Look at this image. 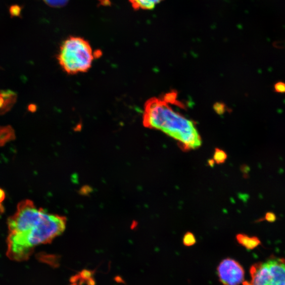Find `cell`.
Here are the masks:
<instances>
[{
  "instance_id": "13",
  "label": "cell",
  "mask_w": 285,
  "mask_h": 285,
  "mask_svg": "<svg viewBox=\"0 0 285 285\" xmlns=\"http://www.w3.org/2000/svg\"><path fill=\"white\" fill-rule=\"evenodd\" d=\"M275 91L278 93H285V83L278 82L274 85Z\"/></svg>"
},
{
  "instance_id": "8",
  "label": "cell",
  "mask_w": 285,
  "mask_h": 285,
  "mask_svg": "<svg viewBox=\"0 0 285 285\" xmlns=\"http://www.w3.org/2000/svg\"><path fill=\"white\" fill-rule=\"evenodd\" d=\"M162 1L163 0H129L130 5L135 10H152Z\"/></svg>"
},
{
  "instance_id": "9",
  "label": "cell",
  "mask_w": 285,
  "mask_h": 285,
  "mask_svg": "<svg viewBox=\"0 0 285 285\" xmlns=\"http://www.w3.org/2000/svg\"><path fill=\"white\" fill-rule=\"evenodd\" d=\"M16 138L15 130L10 126H0V147Z\"/></svg>"
},
{
  "instance_id": "10",
  "label": "cell",
  "mask_w": 285,
  "mask_h": 285,
  "mask_svg": "<svg viewBox=\"0 0 285 285\" xmlns=\"http://www.w3.org/2000/svg\"><path fill=\"white\" fill-rule=\"evenodd\" d=\"M213 159V160L216 163L218 164H222L227 160V155L223 151L216 149L215 153H214Z\"/></svg>"
},
{
  "instance_id": "4",
  "label": "cell",
  "mask_w": 285,
  "mask_h": 285,
  "mask_svg": "<svg viewBox=\"0 0 285 285\" xmlns=\"http://www.w3.org/2000/svg\"><path fill=\"white\" fill-rule=\"evenodd\" d=\"M251 280L243 285H285V259L270 256L250 269Z\"/></svg>"
},
{
  "instance_id": "15",
  "label": "cell",
  "mask_w": 285,
  "mask_h": 285,
  "mask_svg": "<svg viewBox=\"0 0 285 285\" xmlns=\"http://www.w3.org/2000/svg\"><path fill=\"white\" fill-rule=\"evenodd\" d=\"M6 198V194L3 189L0 188V211L4 212V208L2 206L3 202L5 200Z\"/></svg>"
},
{
  "instance_id": "16",
  "label": "cell",
  "mask_w": 285,
  "mask_h": 285,
  "mask_svg": "<svg viewBox=\"0 0 285 285\" xmlns=\"http://www.w3.org/2000/svg\"><path fill=\"white\" fill-rule=\"evenodd\" d=\"M37 110V107L36 105L34 104H30L28 106V110L29 111L34 113Z\"/></svg>"
},
{
  "instance_id": "11",
  "label": "cell",
  "mask_w": 285,
  "mask_h": 285,
  "mask_svg": "<svg viewBox=\"0 0 285 285\" xmlns=\"http://www.w3.org/2000/svg\"><path fill=\"white\" fill-rule=\"evenodd\" d=\"M183 243L185 246H192L196 243L195 235L190 232H186L183 237Z\"/></svg>"
},
{
  "instance_id": "7",
  "label": "cell",
  "mask_w": 285,
  "mask_h": 285,
  "mask_svg": "<svg viewBox=\"0 0 285 285\" xmlns=\"http://www.w3.org/2000/svg\"><path fill=\"white\" fill-rule=\"evenodd\" d=\"M236 239L240 245L246 248L248 250H253L261 244V242L256 236H249L245 234H239L236 236Z\"/></svg>"
},
{
  "instance_id": "18",
  "label": "cell",
  "mask_w": 285,
  "mask_h": 285,
  "mask_svg": "<svg viewBox=\"0 0 285 285\" xmlns=\"http://www.w3.org/2000/svg\"><path fill=\"white\" fill-rule=\"evenodd\" d=\"M71 285H77V283L76 282H74L73 284H71Z\"/></svg>"
},
{
  "instance_id": "3",
  "label": "cell",
  "mask_w": 285,
  "mask_h": 285,
  "mask_svg": "<svg viewBox=\"0 0 285 285\" xmlns=\"http://www.w3.org/2000/svg\"><path fill=\"white\" fill-rule=\"evenodd\" d=\"M97 55L88 41L72 36L62 43L58 60L65 72L73 75L87 72Z\"/></svg>"
},
{
  "instance_id": "5",
  "label": "cell",
  "mask_w": 285,
  "mask_h": 285,
  "mask_svg": "<svg viewBox=\"0 0 285 285\" xmlns=\"http://www.w3.org/2000/svg\"><path fill=\"white\" fill-rule=\"evenodd\" d=\"M220 281L223 285H239L245 279L242 266L231 258L223 260L217 268Z\"/></svg>"
},
{
  "instance_id": "12",
  "label": "cell",
  "mask_w": 285,
  "mask_h": 285,
  "mask_svg": "<svg viewBox=\"0 0 285 285\" xmlns=\"http://www.w3.org/2000/svg\"><path fill=\"white\" fill-rule=\"evenodd\" d=\"M47 4L53 7H60L64 5L67 0H44Z\"/></svg>"
},
{
  "instance_id": "17",
  "label": "cell",
  "mask_w": 285,
  "mask_h": 285,
  "mask_svg": "<svg viewBox=\"0 0 285 285\" xmlns=\"http://www.w3.org/2000/svg\"><path fill=\"white\" fill-rule=\"evenodd\" d=\"M215 161L213 160H210L208 161L209 165L211 166V167H213L214 164H215Z\"/></svg>"
},
{
  "instance_id": "14",
  "label": "cell",
  "mask_w": 285,
  "mask_h": 285,
  "mask_svg": "<svg viewBox=\"0 0 285 285\" xmlns=\"http://www.w3.org/2000/svg\"><path fill=\"white\" fill-rule=\"evenodd\" d=\"M276 219L277 217L275 215V213L268 212L266 214L265 217L263 220H266L269 222H274L276 220Z\"/></svg>"
},
{
  "instance_id": "6",
  "label": "cell",
  "mask_w": 285,
  "mask_h": 285,
  "mask_svg": "<svg viewBox=\"0 0 285 285\" xmlns=\"http://www.w3.org/2000/svg\"><path fill=\"white\" fill-rule=\"evenodd\" d=\"M17 94L11 90H0V115L10 111L16 103Z\"/></svg>"
},
{
  "instance_id": "1",
  "label": "cell",
  "mask_w": 285,
  "mask_h": 285,
  "mask_svg": "<svg viewBox=\"0 0 285 285\" xmlns=\"http://www.w3.org/2000/svg\"><path fill=\"white\" fill-rule=\"evenodd\" d=\"M65 217L38 208L30 200H23L13 216L9 218L7 256L11 260H28L34 248L50 244L66 228Z\"/></svg>"
},
{
  "instance_id": "2",
  "label": "cell",
  "mask_w": 285,
  "mask_h": 285,
  "mask_svg": "<svg viewBox=\"0 0 285 285\" xmlns=\"http://www.w3.org/2000/svg\"><path fill=\"white\" fill-rule=\"evenodd\" d=\"M142 124L161 130L176 140L184 151L199 148L202 140L194 122L175 112L163 98H153L145 104Z\"/></svg>"
}]
</instances>
